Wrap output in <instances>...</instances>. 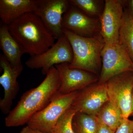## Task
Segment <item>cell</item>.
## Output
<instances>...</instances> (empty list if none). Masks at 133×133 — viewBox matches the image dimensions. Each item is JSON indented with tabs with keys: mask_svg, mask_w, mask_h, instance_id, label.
<instances>
[{
	"mask_svg": "<svg viewBox=\"0 0 133 133\" xmlns=\"http://www.w3.org/2000/svg\"><path fill=\"white\" fill-rule=\"evenodd\" d=\"M99 122L97 116L77 112L72 126L75 133H97Z\"/></svg>",
	"mask_w": 133,
	"mask_h": 133,
	"instance_id": "cell-18",
	"label": "cell"
},
{
	"mask_svg": "<svg viewBox=\"0 0 133 133\" xmlns=\"http://www.w3.org/2000/svg\"><path fill=\"white\" fill-rule=\"evenodd\" d=\"M62 26L63 29L85 37L100 34L99 19L88 16L71 4L63 15Z\"/></svg>",
	"mask_w": 133,
	"mask_h": 133,
	"instance_id": "cell-11",
	"label": "cell"
},
{
	"mask_svg": "<svg viewBox=\"0 0 133 133\" xmlns=\"http://www.w3.org/2000/svg\"><path fill=\"white\" fill-rule=\"evenodd\" d=\"M105 84L109 99L118 105L124 118H128L132 112L133 72L115 76Z\"/></svg>",
	"mask_w": 133,
	"mask_h": 133,
	"instance_id": "cell-8",
	"label": "cell"
},
{
	"mask_svg": "<svg viewBox=\"0 0 133 133\" xmlns=\"http://www.w3.org/2000/svg\"><path fill=\"white\" fill-rule=\"evenodd\" d=\"M115 132L108 126L99 122L98 127L97 133H115Z\"/></svg>",
	"mask_w": 133,
	"mask_h": 133,
	"instance_id": "cell-22",
	"label": "cell"
},
{
	"mask_svg": "<svg viewBox=\"0 0 133 133\" xmlns=\"http://www.w3.org/2000/svg\"><path fill=\"white\" fill-rule=\"evenodd\" d=\"M109 99L105 83H95L79 91L72 106L77 112L97 116Z\"/></svg>",
	"mask_w": 133,
	"mask_h": 133,
	"instance_id": "cell-12",
	"label": "cell"
},
{
	"mask_svg": "<svg viewBox=\"0 0 133 133\" xmlns=\"http://www.w3.org/2000/svg\"><path fill=\"white\" fill-rule=\"evenodd\" d=\"M20 133H47L43 132L38 130H36V129H33L29 127L28 126H26V127L23 128L20 132Z\"/></svg>",
	"mask_w": 133,
	"mask_h": 133,
	"instance_id": "cell-24",
	"label": "cell"
},
{
	"mask_svg": "<svg viewBox=\"0 0 133 133\" xmlns=\"http://www.w3.org/2000/svg\"><path fill=\"white\" fill-rule=\"evenodd\" d=\"M70 5L67 0H36L33 13L41 18L57 40L63 34V16Z\"/></svg>",
	"mask_w": 133,
	"mask_h": 133,
	"instance_id": "cell-7",
	"label": "cell"
},
{
	"mask_svg": "<svg viewBox=\"0 0 133 133\" xmlns=\"http://www.w3.org/2000/svg\"><path fill=\"white\" fill-rule=\"evenodd\" d=\"M60 85L57 70L52 66L38 86L23 94L15 107L5 118V126L13 127L27 124L34 115L49 104L58 93Z\"/></svg>",
	"mask_w": 133,
	"mask_h": 133,
	"instance_id": "cell-1",
	"label": "cell"
},
{
	"mask_svg": "<svg viewBox=\"0 0 133 133\" xmlns=\"http://www.w3.org/2000/svg\"><path fill=\"white\" fill-rule=\"evenodd\" d=\"M0 48L4 56L13 67L22 64L21 58L25 54L24 50L13 37L8 26L1 22L0 26Z\"/></svg>",
	"mask_w": 133,
	"mask_h": 133,
	"instance_id": "cell-15",
	"label": "cell"
},
{
	"mask_svg": "<svg viewBox=\"0 0 133 133\" xmlns=\"http://www.w3.org/2000/svg\"><path fill=\"white\" fill-rule=\"evenodd\" d=\"M77 112L71 106L58 120L53 133H75L72 128V122Z\"/></svg>",
	"mask_w": 133,
	"mask_h": 133,
	"instance_id": "cell-20",
	"label": "cell"
},
{
	"mask_svg": "<svg viewBox=\"0 0 133 133\" xmlns=\"http://www.w3.org/2000/svg\"><path fill=\"white\" fill-rule=\"evenodd\" d=\"M115 133H133V121L124 118Z\"/></svg>",
	"mask_w": 133,
	"mask_h": 133,
	"instance_id": "cell-21",
	"label": "cell"
},
{
	"mask_svg": "<svg viewBox=\"0 0 133 133\" xmlns=\"http://www.w3.org/2000/svg\"><path fill=\"white\" fill-rule=\"evenodd\" d=\"M78 94L79 91L66 94L58 93L46 107L30 119L27 126L43 132L53 133L58 120L71 106Z\"/></svg>",
	"mask_w": 133,
	"mask_h": 133,
	"instance_id": "cell-4",
	"label": "cell"
},
{
	"mask_svg": "<svg viewBox=\"0 0 133 133\" xmlns=\"http://www.w3.org/2000/svg\"><path fill=\"white\" fill-rule=\"evenodd\" d=\"M70 4L76 7L90 17L99 19L104 7L102 0H70Z\"/></svg>",
	"mask_w": 133,
	"mask_h": 133,
	"instance_id": "cell-19",
	"label": "cell"
},
{
	"mask_svg": "<svg viewBox=\"0 0 133 133\" xmlns=\"http://www.w3.org/2000/svg\"><path fill=\"white\" fill-rule=\"evenodd\" d=\"M0 65L3 70L0 77V84L4 90V96L0 100V109L3 114H8L19 91L17 79L23 70V66L22 64L13 67L3 54L0 55Z\"/></svg>",
	"mask_w": 133,
	"mask_h": 133,
	"instance_id": "cell-13",
	"label": "cell"
},
{
	"mask_svg": "<svg viewBox=\"0 0 133 133\" xmlns=\"http://www.w3.org/2000/svg\"><path fill=\"white\" fill-rule=\"evenodd\" d=\"M8 26L12 36L30 57L45 52L55 43L49 30L33 12L25 14Z\"/></svg>",
	"mask_w": 133,
	"mask_h": 133,
	"instance_id": "cell-2",
	"label": "cell"
},
{
	"mask_svg": "<svg viewBox=\"0 0 133 133\" xmlns=\"http://www.w3.org/2000/svg\"><path fill=\"white\" fill-rule=\"evenodd\" d=\"M98 121L115 132L123 119L122 112L116 104L109 99L97 115Z\"/></svg>",
	"mask_w": 133,
	"mask_h": 133,
	"instance_id": "cell-16",
	"label": "cell"
},
{
	"mask_svg": "<svg viewBox=\"0 0 133 133\" xmlns=\"http://www.w3.org/2000/svg\"><path fill=\"white\" fill-rule=\"evenodd\" d=\"M125 6L128 14L133 17V0L124 1V7Z\"/></svg>",
	"mask_w": 133,
	"mask_h": 133,
	"instance_id": "cell-23",
	"label": "cell"
},
{
	"mask_svg": "<svg viewBox=\"0 0 133 133\" xmlns=\"http://www.w3.org/2000/svg\"><path fill=\"white\" fill-rule=\"evenodd\" d=\"M73 58L71 45L63 34L49 49L40 55L30 57L25 64L30 69H42V73L46 75L52 66L64 63L70 64Z\"/></svg>",
	"mask_w": 133,
	"mask_h": 133,
	"instance_id": "cell-6",
	"label": "cell"
},
{
	"mask_svg": "<svg viewBox=\"0 0 133 133\" xmlns=\"http://www.w3.org/2000/svg\"><path fill=\"white\" fill-rule=\"evenodd\" d=\"M119 42L127 50L133 62V17L125 9L122 19Z\"/></svg>",
	"mask_w": 133,
	"mask_h": 133,
	"instance_id": "cell-17",
	"label": "cell"
},
{
	"mask_svg": "<svg viewBox=\"0 0 133 133\" xmlns=\"http://www.w3.org/2000/svg\"><path fill=\"white\" fill-rule=\"evenodd\" d=\"M124 1L106 0L101 16L100 33L105 44L118 43L119 32L124 13Z\"/></svg>",
	"mask_w": 133,
	"mask_h": 133,
	"instance_id": "cell-9",
	"label": "cell"
},
{
	"mask_svg": "<svg viewBox=\"0 0 133 133\" xmlns=\"http://www.w3.org/2000/svg\"><path fill=\"white\" fill-rule=\"evenodd\" d=\"M63 32L70 43L73 53L71 68L84 70L99 77L102 69L101 52L105 45L101 34L85 37L63 29Z\"/></svg>",
	"mask_w": 133,
	"mask_h": 133,
	"instance_id": "cell-3",
	"label": "cell"
},
{
	"mask_svg": "<svg viewBox=\"0 0 133 133\" xmlns=\"http://www.w3.org/2000/svg\"><path fill=\"white\" fill-rule=\"evenodd\" d=\"M35 2L36 0H1V22L8 26L25 14L33 12Z\"/></svg>",
	"mask_w": 133,
	"mask_h": 133,
	"instance_id": "cell-14",
	"label": "cell"
},
{
	"mask_svg": "<svg viewBox=\"0 0 133 133\" xmlns=\"http://www.w3.org/2000/svg\"><path fill=\"white\" fill-rule=\"evenodd\" d=\"M102 69L98 83L105 84L115 76L133 72V62L127 50L119 43L105 44L101 52Z\"/></svg>",
	"mask_w": 133,
	"mask_h": 133,
	"instance_id": "cell-5",
	"label": "cell"
},
{
	"mask_svg": "<svg viewBox=\"0 0 133 133\" xmlns=\"http://www.w3.org/2000/svg\"><path fill=\"white\" fill-rule=\"evenodd\" d=\"M131 116H133V89L132 98V112H131Z\"/></svg>",
	"mask_w": 133,
	"mask_h": 133,
	"instance_id": "cell-25",
	"label": "cell"
},
{
	"mask_svg": "<svg viewBox=\"0 0 133 133\" xmlns=\"http://www.w3.org/2000/svg\"><path fill=\"white\" fill-rule=\"evenodd\" d=\"M60 85L58 93L66 94L81 91L98 81L99 77L82 69L71 68L67 63L56 65Z\"/></svg>",
	"mask_w": 133,
	"mask_h": 133,
	"instance_id": "cell-10",
	"label": "cell"
}]
</instances>
